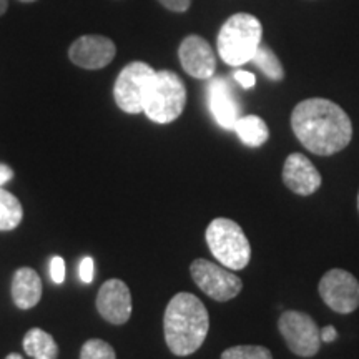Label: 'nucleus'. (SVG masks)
Masks as SVG:
<instances>
[{
	"instance_id": "f257e3e1",
	"label": "nucleus",
	"mask_w": 359,
	"mask_h": 359,
	"mask_svg": "<svg viewBox=\"0 0 359 359\" xmlns=\"http://www.w3.org/2000/svg\"><path fill=\"white\" fill-rule=\"evenodd\" d=\"M291 128L308 151L320 156L339 154L353 138L351 118L327 98L299 102L291 114Z\"/></svg>"
},
{
	"instance_id": "f03ea898",
	"label": "nucleus",
	"mask_w": 359,
	"mask_h": 359,
	"mask_svg": "<svg viewBox=\"0 0 359 359\" xmlns=\"http://www.w3.org/2000/svg\"><path fill=\"white\" fill-rule=\"evenodd\" d=\"M210 330L208 309L198 296L178 293L170 299L163 316L167 346L175 356H190L205 343Z\"/></svg>"
},
{
	"instance_id": "7ed1b4c3",
	"label": "nucleus",
	"mask_w": 359,
	"mask_h": 359,
	"mask_svg": "<svg viewBox=\"0 0 359 359\" xmlns=\"http://www.w3.org/2000/svg\"><path fill=\"white\" fill-rule=\"evenodd\" d=\"M263 25L251 13H235L219 29L217 47L226 65L241 67L253 60L262 45Z\"/></svg>"
},
{
	"instance_id": "20e7f679",
	"label": "nucleus",
	"mask_w": 359,
	"mask_h": 359,
	"mask_svg": "<svg viewBox=\"0 0 359 359\" xmlns=\"http://www.w3.org/2000/svg\"><path fill=\"white\" fill-rule=\"evenodd\" d=\"M187 105V88L175 72H156L148 88L143 111L151 122L167 125L183 114Z\"/></svg>"
},
{
	"instance_id": "39448f33",
	"label": "nucleus",
	"mask_w": 359,
	"mask_h": 359,
	"mask_svg": "<svg viewBox=\"0 0 359 359\" xmlns=\"http://www.w3.org/2000/svg\"><path fill=\"white\" fill-rule=\"evenodd\" d=\"M212 255L228 269H243L251 258V246L243 228L230 218H215L206 228Z\"/></svg>"
},
{
	"instance_id": "423d86ee",
	"label": "nucleus",
	"mask_w": 359,
	"mask_h": 359,
	"mask_svg": "<svg viewBox=\"0 0 359 359\" xmlns=\"http://www.w3.org/2000/svg\"><path fill=\"white\" fill-rule=\"evenodd\" d=\"M156 70L145 62H132L116 77L114 97L115 103L125 114H142L145 98Z\"/></svg>"
},
{
	"instance_id": "0eeeda50",
	"label": "nucleus",
	"mask_w": 359,
	"mask_h": 359,
	"mask_svg": "<svg viewBox=\"0 0 359 359\" xmlns=\"http://www.w3.org/2000/svg\"><path fill=\"white\" fill-rule=\"evenodd\" d=\"M278 330L286 346L299 358H313L321 349V334L316 321L303 311H285L278 320Z\"/></svg>"
},
{
	"instance_id": "6e6552de",
	"label": "nucleus",
	"mask_w": 359,
	"mask_h": 359,
	"mask_svg": "<svg viewBox=\"0 0 359 359\" xmlns=\"http://www.w3.org/2000/svg\"><path fill=\"white\" fill-rule=\"evenodd\" d=\"M190 273L195 285L215 302H230L243 290V281L240 276L224 268L223 264L219 266L208 259H195L190 266Z\"/></svg>"
},
{
	"instance_id": "1a4fd4ad",
	"label": "nucleus",
	"mask_w": 359,
	"mask_h": 359,
	"mask_svg": "<svg viewBox=\"0 0 359 359\" xmlns=\"http://www.w3.org/2000/svg\"><path fill=\"white\" fill-rule=\"evenodd\" d=\"M321 299L330 309L349 314L359 308V281L346 269L333 268L318 283Z\"/></svg>"
},
{
	"instance_id": "9d476101",
	"label": "nucleus",
	"mask_w": 359,
	"mask_h": 359,
	"mask_svg": "<svg viewBox=\"0 0 359 359\" xmlns=\"http://www.w3.org/2000/svg\"><path fill=\"white\" fill-rule=\"evenodd\" d=\"M178 58L183 70L190 77L198 80L213 79L217 70V58L212 45L200 35H188L187 39H183L178 48Z\"/></svg>"
},
{
	"instance_id": "9b49d317",
	"label": "nucleus",
	"mask_w": 359,
	"mask_h": 359,
	"mask_svg": "<svg viewBox=\"0 0 359 359\" xmlns=\"http://www.w3.org/2000/svg\"><path fill=\"white\" fill-rule=\"evenodd\" d=\"M97 309L100 316L111 325H125L132 316V293L122 280H109L97 294Z\"/></svg>"
},
{
	"instance_id": "f8f14e48",
	"label": "nucleus",
	"mask_w": 359,
	"mask_h": 359,
	"mask_svg": "<svg viewBox=\"0 0 359 359\" xmlns=\"http://www.w3.org/2000/svg\"><path fill=\"white\" fill-rule=\"evenodd\" d=\"M115 55V43L103 35H83L75 40L69 48L70 60L87 70L103 69L114 60Z\"/></svg>"
},
{
	"instance_id": "ddd939ff",
	"label": "nucleus",
	"mask_w": 359,
	"mask_h": 359,
	"mask_svg": "<svg viewBox=\"0 0 359 359\" xmlns=\"http://www.w3.org/2000/svg\"><path fill=\"white\" fill-rule=\"evenodd\" d=\"M283 183L299 196H309L320 190L323 178L311 160L303 154H291L283 167Z\"/></svg>"
},
{
	"instance_id": "4468645a",
	"label": "nucleus",
	"mask_w": 359,
	"mask_h": 359,
	"mask_svg": "<svg viewBox=\"0 0 359 359\" xmlns=\"http://www.w3.org/2000/svg\"><path fill=\"white\" fill-rule=\"evenodd\" d=\"M208 103L213 118L222 128L233 130L241 116V105L226 79L217 77L208 85Z\"/></svg>"
},
{
	"instance_id": "2eb2a0df",
	"label": "nucleus",
	"mask_w": 359,
	"mask_h": 359,
	"mask_svg": "<svg viewBox=\"0 0 359 359\" xmlns=\"http://www.w3.org/2000/svg\"><path fill=\"white\" fill-rule=\"evenodd\" d=\"M42 298V280L32 268H19L12 280V299L19 309H32Z\"/></svg>"
},
{
	"instance_id": "dca6fc26",
	"label": "nucleus",
	"mask_w": 359,
	"mask_h": 359,
	"mask_svg": "<svg viewBox=\"0 0 359 359\" xmlns=\"http://www.w3.org/2000/svg\"><path fill=\"white\" fill-rule=\"evenodd\" d=\"M240 138L241 143H245L246 147L258 148L264 145L269 138V128L264 123V120L258 115H245L238 118L233 128Z\"/></svg>"
},
{
	"instance_id": "f3484780",
	"label": "nucleus",
	"mask_w": 359,
	"mask_h": 359,
	"mask_svg": "<svg viewBox=\"0 0 359 359\" xmlns=\"http://www.w3.org/2000/svg\"><path fill=\"white\" fill-rule=\"evenodd\" d=\"M22 344H24L25 353L32 359H57L58 356L55 339L40 327H32L27 331Z\"/></svg>"
},
{
	"instance_id": "a211bd4d",
	"label": "nucleus",
	"mask_w": 359,
	"mask_h": 359,
	"mask_svg": "<svg viewBox=\"0 0 359 359\" xmlns=\"http://www.w3.org/2000/svg\"><path fill=\"white\" fill-rule=\"evenodd\" d=\"M24 217L19 198L0 187V231L15 230Z\"/></svg>"
},
{
	"instance_id": "6ab92c4d",
	"label": "nucleus",
	"mask_w": 359,
	"mask_h": 359,
	"mask_svg": "<svg viewBox=\"0 0 359 359\" xmlns=\"http://www.w3.org/2000/svg\"><path fill=\"white\" fill-rule=\"evenodd\" d=\"M251 62H253L269 80H273V82H281V80L285 79V70H283L281 62L278 60L275 52H273L268 45H259Z\"/></svg>"
},
{
	"instance_id": "aec40b11",
	"label": "nucleus",
	"mask_w": 359,
	"mask_h": 359,
	"mask_svg": "<svg viewBox=\"0 0 359 359\" xmlns=\"http://www.w3.org/2000/svg\"><path fill=\"white\" fill-rule=\"evenodd\" d=\"M222 359H273V354L268 348L257 344H241L224 349Z\"/></svg>"
},
{
	"instance_id": "412c9836",
	"label": "nucleus",
	"mask_w": 359,
	"mask_h": 359,
	"mask_svg": "<svg viewBox=\"0 0 359 359\" xmlns=\"http://www.w3.org/2000/svg\"><path fill=\"white\" fill-rule=\"evenodd\" d=\"M80 359H116V354L107 341L88 339L82 346Z\"/></svg>"
},
{
	"instance_id": "4be33fe9",
	"label": "nucleus",
	"mask_w": 359,
	"mask_h": 359,
	"mask_svg": "<svg viewBox=\"0 0 359 359\" xmlns=\"http://www.w3.org/2000/svg\"><path fill=\"white\" fill-rule=\"evenodd\" d=\"M50 278L55 285L65 281V262L62 257H53L50 262Z\"/></svg>"
},
{
	"instance_id": "5701e85b",
	"label": "nucleus",
	"mask_w": 359,
	"mask_h": 359,
	"mask_svg": "<svg viewBox=\"0 0 359 359\" xmlns=\"http://www.w3.org/2000/svg\"><path fill=\"white\" fill-rule=\"evenodd\" d=\"M79 275H80V280L83 283L93 281V278H95V263H93L92 257H85L82 262H80Z\"/></svg>"
},
{
	"instance_id": "b1692460",
	"label": "nucleus",
	"mask_w": 359,
	"mask_h": 359,
	"mask_svg": "<svg viewBox=\"0 0 359 359\" xmlns=\"http://www.w3.org/2000/svg\"><path fill=\"white\" fill-rule=\"evenodd\" d=\"M233 77L238 83L241 85L245 90L248 88H253L255 85H257V77H255V74H251V72H246V70H236L235 74H233Z\"/></svg>"
},
{
	"instance_id": "393cba45",
	"label": "nucleus",
	"mask_w": 359,
	"mask_h": 359,
	"mask_svg": "<svg viewBox=\"0 0 359 359\" xmlns=\"http://www.w3.org/2000/svg\"><path fill=\"white\" fill-rule=\"evenodd\" d=\"M158 2L172 12H187L191 6V0H158Z\"/></svg>"
},
{
	"instance_id": "a878e982",
	"label": "nucleus",
	"mask_w": 359,
	"mask_h": 359,
	"mask_svg": "<svg viewBox=\"0 0 359 359\" xmlns=\"http://www.w3.org/2000/svg\"><path fill=\"white\" fill-rule=\"evenodd\" d=\"M320 334L323 343H333V341L338 338V331H336L333 326H325L323 330H320Z\"/></svg>"
},
{
	"instance_id": "bb28decb",
	"label": "nucleus",
	"mask_w": 359,
	"mask_h": 359,
	"mask_svg": "<svg viewBox=\"0 0 359 359\" xmlns=\"http://www.w3.org/2000/svg\"><path fill=\"white\" fill-rule=\"evenodd\" d=\"M13 178V170L6 163H0V187H4L6 183L11 182Z\"/></svg>"
},
{
	"instance_id": "cd10ccee",
	"label": "nucleus",
	"mask_w": 359,
	"mask_h": 359,
	"mask_svg": "<svg viewBox=\"0 0 359 359\" xmlns=\"http://www.w3.org/2000/svg\"><path fill=\"white\" fill-rule=\"evenodd\" d=\"M7 7H8L7 0H0V15H4V13L7 12Z\"/></svg>"
},
{
	"instance_id": "c85d7f7f",
	"label": "nucleus",
	"mask_w": 359,
	"mask_h": 359,
	"mask_svg": "<svg viewBox=\"0 0 359 359\" xmlns=\"http://www.w3.org/2000/svg\"><path fill=\"white\" fill-rule=\"evenodd\" d=\"M6 359H24V358H22L20 354H17V353H11Z\"/></svg>"
},
{
	"instance_id": "c756f323",
	"label": "nucleus",
	"mask_w": 359,
	"mask_h": 359,
	"mask_svg": "<svg viewBox=\"0 0 359 359\" xmlns=\"http://www.w3.org/2000/svg\"><path fill=\"white\" fill-rule=\"evenodd\" d=\"M20 2H27V4H29V2H35V0H20Z\"/></svg>"
},
{
	"instance_id": "7c9ffc66",
	"label": "nucleus",
	"mask_w": 359,
	"mask_h": 359,
	"mask_svg": "<svg viewBox=\"0 0 359 359\" xmlns=\"http://www.w3.org/2000/svg\"><path fill=\"white\" fill-rule=\"evenodd\" d=\"M358 212H359V193H358Z\"/></svg>"
}]
</instances>
